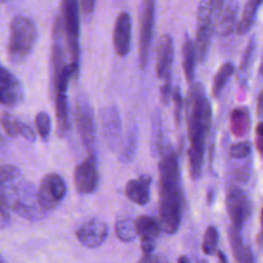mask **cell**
I'll list each match as a JSON object with an SVG mask.
<instances>
[{"mask_svg": "<svg viewBox=\"0 0 263 263\" xmlns=\"http://www.w3.org/2000/svg\"><path fill=\"white\" fill-rule=\"evenodd\" d=\"M74 183L77 191L83 195L91 194L97 190L99 185V171L93 154H89L76 166Z\"/></svg>", "mask_w": 263, "mask_h": 263, "instance_id": "obj_9", "label": "cell"}, {"mask_svg": "<svg viewBox=\"0 0 263 263\" xmlns=\"http://www.w3.org/2000/svg\"><path fill=\"white\" fill-rule=\"evenodd\" d=\"M226 209L231 219V224L241 229L250 216V202L240 189L232 187L228 190L226 195Z\"/></svg>", "mask_w": 263, "mask_h": 263, "instance_id": "obj_11", "label": "cell"}, {"mask_svg": "<svg viewBox=\"0 0 263 263\" xmlns=\"http://www.w3.org/2000/svg\"><path fill=\"white\" fill-rule=\"evenodd\" d=\"M236 15H237V4L232 2L227 4L225 7H222L219 11V20L217 24V31L221 36L229 35L236 23Z\"/></svg>", "mask_w": 263, "mask_h": 263, "instance_id": "obj_20", "label": "cell"}, {"mask_svg": "<svg viewBox=\"0 0 263 263\" xmlns=\"http://www.w3.org/2000/svg\"><path fill=\"white\" fill-rule=\"evenodd\" d=\"M107 236L108 226L103 220L98 218L86 221L76 230L77 239L87 249L99 248L104 243Z\"/></svg>", "mask_w": 263, "mask_h": 263, "instance_id": "obj_10", "label": "cell"}, {"mask_svg": "<svg viewBox=\"0 0 263 263\" xmlns=\"http://www.w3.org/2000/svg\"><path fill=\"white\" fill-rule=\"evenodd\" d=\"M233 72H234V66L230 62L224 63L220 67V69L216 73V75L214 77V81H213V95H214V97L218 98L221 95L225 84L227 83L228 79L232 76Z\"/></svg>", "mask_w": 263, "mask_h": 263, "instance_id": "obj_24", "label": "cell"}, {"mask_svg": "<svg viewBox=\"0 0 263 263\" xmlns=\"http://www.w3.org/2000/svg\"><path fill=\"white\" fill-rule=\"evenodd\" d=\"M214 196H215V192L213 188H209L208 189V194H206V200L209 202V204H211L214 201Z\"/></svg>", "mask_w": 263, "mask_h": 263, "instance_id": "obj_38", "label": "cell"}, {"mask_svg": "<svg viewBox=\"0 0 263 263\" xmlns=\"http://www.w3.org/2000/svg\"><path fill=\"white\" fill-rule=\"evenodd\" d=\"M152 179L149 175H141L133 179L125 186L126 197L138 205H145L150 199V185Z\"/></svg>", "mask_w": 263, "mask_h": 263, "instance_id": "obj_16", "label": "cell"}, {"mask_svg": "<svg viewBox=\"0 0 263 263\" xmlns=\"http://www.w3.org/2000/svg\"><path fill=\"white\" fill-rule=\"evenodd\" d=\"M255 45H256L255 38L252 37L249 40V43H248V45L246 47V50H245L242 59H241V63H240V67H239V70L241 72H245L248 69V67H249V65L251 63V60L253 58L254 51H255Z\"/></svg>", "mask_w": 263, "mask_h": 263, "instance_id": "obj_32", "label": "cell"}, {"mask_svg": "<svg viewBox=\"0 0 263 263\" xmlns=\"http://www.w3.org/2000/svg\"><path fill=\"white\" fill-rule=\"evenodd\" d=\"M178 263H190V261H189V259H188L187 256L182 255V256H180V257L178 258Z\"/></svg>", "mask_w": 263, "mask_h": 263, "instance_id": "obj_42", "label": "cell"}, {"mask_svg": "<svg viewBox=\"0 0 263 263\" xmlns=\"http://www.w3.org/2000/svg\"><path fill=\"white\" fill-rule=\"evenodd\" d=\"M75 120L80 140L89 154H92L96 144V121L93 111L84 98H79L75 108Z\"/></svg>", "mask_w": 263, "mask_h": 263, "instance_id": "obj_8", "label": "cell"}, {"mask_svg": "<svg viewBox=\"0 0 263 263\" xmlns=\"http://www.w3.org/2000/svg\"><path fill=\"white\" fill-rule=\"evenodd\" d=\"M101 121L104 137L109 148L111 150L117 149L122 141V124L117 108H105L101 114Z\"/></svg>", "mask_w": 263, "mask_h": 263, "instance_id": "obj_12", "label": "cell"}, {"mask_svg": "<svg viewBox=\"0 0 263 263\" xmlns=\"http://www.w3.org/2000/svg\"><path fill=\"white\" fill-rule=\"evenodd\" d=\"M218 258H219V263H228L226 256L222 252H218Z\"/></svg>", "mask_w": 263, "mask_h": 263, "instance_id": "obj_41", "label": "cell"}, {"mask_svg": "<svg viewBox=\"0 0 263 263\" xmlns=\"http://www.w3.org/2000/svg\"><path fill=\"white\" fill-rule=\"evenodd\" d=\"M214 1V8H215V12L216 11H220L221 8L224 5V0H213Z\"/></svg>", "mask_w": 263, "mask_h": 263, "instance_id": "obj_39", "label": "cell"}, {"mask_svg": "<svg viewBox=\"0 0 263 263\" xmlns=\"http://www.w3.org/2000/svg\"><path fill=\"white\" fill-rule=\"evenodd\" d=\"M260 4L261 3L258 2L257 0L247 1L245 8L242 10L240 20L237 22V25H236V33L238 35H243L251 30L256 20L258 7Z\"/></svg>", "mask_w": 263, "mask_h": 263, "instance_id": "obj_21", "label": "cell"}, {"mask_svg": "<svg viewBox=\"0 0 263 263\" xmlns=\"http://www.w3.org/2000/svg\"><path fill=\"white\" fill-rule=\"evenodd\" d=\"M1 124L5 132V134L10 138H16L17 136L22 135L24 122L12 116L7 112L2 113L1 117Z\"/></svg>", "mask_w": 263, "mask_h": 263, "instance_id": "obj_25", "label": "cell"}, {"mask_svg": "<svg viewBox=\"0 0 263 263\" xmlns=\"http://www.w3.org/2000/svg\"><path fill=\"white\" fill-rule=\"evenodd\" d=\"M1 184H8L15 182L21 177V171L18 167L11 164H3L0 170Z\"/></svg>", "mask_w": 263, "mask_h": 263, "instance_id": "obj_29", "label": "cell"}, {"mask_svg": "<svg viewBox=\"0 0 263 263\" xmlns=\"http://www.w3.org/2000/svg\"><path fill=\"white\" fill-rule=\"evenodd\" d=\"M182 54H183V70L185 74V78L188 83H193L194 80V72H195V64L197 61L196 49L194 41L186 35L185 40L182 46Z\"/></svg>", "mask_w": 263, "mask_h": 263, "instance_id": "obj_19", "label": "cell"}, {"mask_svg": "<svg viewBox=\"0 0 263 263\" xmlns=\"http://www.w3.org/2000/svg\"><path fill=\"white\" fill-rule=\"evenodd\" d=\"M256 133H257L258 136L263 137V121L258 123V125H257V127H256Z\"/></svg>", "mask_w": 263, "mask_h": 263, "instance_id": "obj_40", "label": "cell"}, {"mask_svg": "<svg viewBox=\"0 0 263 263\" xmlns=\"http://www.w3.org/2000/svg\"><path fill=\"white\" fill-rule=\"evenodd\" d=\"M250 152H251V146L247 142L234 144L230 148V155H231V157H233L235 159L243 158V157L248 156L250 154Z\"/></svg>", "mask_w": 263, "mask_h": 263, "instance_id": "obj_33", "label": "cell"}, {"mask_svg": "<svg viewBox=\"0 0 263 263\" xmlns=\"http://www.w3.org/2000/svg\"><path fill=\"white\" fill-rule=\"evenodd\" d=\"M35 125L41 139L46 141L51 129V121L49 115L46 112H39L35 117Z\"/></svg>", "mask_w": 263, "mask_h": 263, "instance_id": "obj_28", "label": "cell"}, {"mask_svg": "<svg viewBox=\"0 0 263 263\" xmlns=\"http://www.w3.org/2000/svg\"><path fill=\"white\" fill-rule=\"evenodd\" d=\"M67 185L64 179L55 173L45 175L37 191L38 202L44 212L55 209L65 198Z\"/></svg>", "mask_w": 263, "mask_h": 263, "instance_id": "obj_7", "label": "cell"}, {"mask_svg": "<svg viewBox=\"0 0 263 263\" xmlns=\"http://www.w3.org/2000/svg\"><path fill=\"white\" fill-rule=\"evenodd\" d=\"M115 233L119 240L129 242L138 235L136 232L135 221L130 217L118 218L115 222Z\"/></svg>", "mask_w": 263, "mask_h": 263, "instance_id": "obj_23", "label": "cell"}, {"mask_svg": "<svg viewBox=\"0 0 263 263\" xmlns=\"http://www.w3.org/2000/svg\"><path fill=\"white\" fill-rule=\"evenodd\" d=\"M258 112L263 115V90L260 92L258 97Z\"/></svg>", "mask_w": 263, "mask_h": 263, "instance_id": "obj_37", "label": "cell"}, {"mask_svg": "<svg viewBox=\"0 0 263 263\" xmlns=\"http://www.w3.org/2000/svg\"><path fill=\"white\" fill-rule=\"evenodd\" d=\"M137 234L141 237V242H155L161 229L158 220L151 216L142 215L135 221Z\"/></svg>", "mask_w": 263, "mask_h": 263, "instance_id": "obj_17", "label": "cell"}, {"mask_svg": "<svg viewBox=\"0 0 263 263\" xmlns=\"http://www.w3.org/2000/svg\"><path fill=\"white\" fill-rule=\"evenodd\" d=\"M172 99L174 102V116H175V122L176 125L178 126L181 122V117H182V109H183V97L180 88L178 86L173 88V95Z\"/></svg>", "mask_w": 263, "mask_h": 263, "instance_id": "obj_30", "label": "cell"}, {"mask_svg": "<svg viewBox=\"0 0 263 263\" xmlns=\"http://www.w3.org/2000/svg\"><path fill=\"white\" fill-rule=\"evenodd\" d=\"M132 21L126 11H121L116 17L113 30V45L119 57H126L130 50Z\"/></svg>", "mask_w": 263, "mask_h": 263, "instance_id": "obj_15", "label": "cell"}, {"mask_svg": "<svg viewBox=\"0 0 263 263\" xmlns=\"http://www.w3.org/2000/svg\"><path fill=\"white\" fill-rule=\"evenodd\" d=\"M257 1H258V2H260V3H262V2H263V0H257Z\"/></svg>", "mask_w": 263, "mask_h": 263, "instance_id": "obj_44", "label": "cell"}, {"mask_svg": "<svg viewBox=\"0 0 263 263\" xmlns=\"http://www.w3.org/2000/svg\"><path fill=\"white\" fill-rule=\"evenodd\" d=\"M163 134L161 128V122L160 118L157 117L153 121V128H152V140H151V150L154 154L160 155L163 148H164V142H163Z\"/></svg>", "mask_w": 263, "mask_h": 263, "instance_id": "obj_27", "label": "cell"}, {"mask_svg": "<svg viewBox=\"0 0 263 263\" xmlns=\"http://www.w3.org/2000/svg\"><path fill=\"white\" fill-rule=\"evenodd\" d=\"M261 226H262V232H263V208H262V212H261Z\"/></svg>", "mask_w": 263, "mask_h": 263, "instance_id": "obj_43", "label": "cell"}, {"mask_svg": "<svg viewBox=\"0 0 263 263\" xmlns=\"http://www.w3.org/2000/svg\"><path fill=\"white\" fill-rule=\"evenodd\" d=\"M139 144V129L137 124L133 123L128 126L125 138L122 140L121 149L119 152V160L123 163L130 162L137 152Z\"/></svg>", "mask_w": 263, "mask_h": 263, "instance_id": "obj_18", "label": "cell"}, {"mask_svg": "<svg viewBox=\"0 0 263 263\" xmlns=\"http://www.w3.org/2000/svg\"><path fill=\"white\" fill-rule=\"evenodd\" d=\"M215 12L213 0H200L196 16L195 49L197 61L203 63L208 57L213 32V14Z\"/></svg>", "mask_w": 263, "mask_h": 263, "instance_id": "obj_5", "label": "cell"}, {"mask_svg": "<svg viewBox=\"0 0 263 263\" xmlns=\"http://www.w3.org/2000/svg\"><path fill=\"white\" fill-rule=\"evenodd\" d=\"M37 39V29L33 21L24 15L12 18L9 27L7 54L12 64L23 63L31 53Z\"/></svg>", "mask_w": 263, "mask_h": 263, "instance_id": "obj_3", "label": "cell"}, {"mask_svg": "<svg viewBox=\"0 0 263 263\" xmlns=\"http://www.w3.org/2000/svg\"><path fill=\"white\" fill-rule=\"evenodd\" d=\"M245 113L241 109H235L231 113V128L233 134L241 135L245 121Z\"/></svg>", "mask_w": 263, "mask_h": 263, "instance_id": "obj_31", "label": "cell"}, {"mask_svg": "<svg viewBox=\"0 0 263 263\" xmlns=\"http://www.w3.org/2000/svg\"><path fill=\"white\" fill-rule=\"evenodd\" d=\"M219 233L215 226H209L203 234L202 239V251L205 255H213L218 246Z\"/></svg>", "mask_w": 263, "mask_h": 263, "instance_id": "obj_26", "label": "cell"}, {"mask_svg": "<svg viewBox=\"0 0 263 263\" xmlns=\"http://www.w3.org/2000/svg\"><path fill=\"white\" fill-rule=\"evenodd\" d=\"M187 130L190 141L188 149V165L190 176L193 180L200 178L204 150L205 138L212 121V107L200 82L190 84L186 101Z\"/></svg>", "mask_w": 263, "mask_h": 263, "instance_id": "obj_2", "label": "cell"}, {"mask_svg": "<svg viewBox=\"0 0 263 263\" xmlns=\"http://www.w3.org/2000/svg\"><path fill=\"white\" fill-rule=\"evenodd\" d=\"M24 98V88L21 81L4 67L0 70V101L2 105L13 107Z\"/></svg>", "mask_w": 263, "mask_h": 263, "instance_id": "obj_13", "label": "cell"}, {"mask_svg": "<svg viewBox=\"0 0 263 263\" xmlns=\"http://www.w3.org/2000/svg\"><path fill=\"white\" fill-rule=\"evenodd\" d=\"M240 231H241V229H239L236 226L231 224L229 227V230H228V238H229V243H230L232 254H233L235 260L238 263H245L248 248L243 247Z\"/></svg>", "mask_w": 263, "mask_h": 263, "instance_id": "obj_22", "label": "cell"}, {"mask_svg": "<svg viewBox=\"0 0 263 263\" xmlns=\"http://www.w3.org/2000/svg\"><path fill=\"white\" fill-rule=\"evenodd\" d=\"M61 9V18L64 29L66 48L69 55V62L74 70L75 77H77L80 65L79 0H62Z\"/></svg>", "mask_w": 263, "mask_h": 263, "instance_id": "obj_4", "label": "cell"}, {"mask_svg": "<svg viewBox=\"0 0 263 263\" xmlns=\"http://www.w3.org/2000/svg\"><path fill=\"white\" fill-rule=\"evenodd\" d=\"M158 172V221L164 232L174 234L181 225L184 196L181 186L179 158L170 145H165L160 154Z\"/></svg>", "mask_w": 263, "mask_h": 263, "instance_id": "obj_1", "label": "cell"}, {"mask_svg": "<svg viewBox=\"0 0 263 263\" xmlns=\"http://www.w3.org/2000/svg\"><path fill=\"white\" fill-rule=\"evenodd\" d=\"M174 62V44L170 35L160 36L156 49L155 71L157 78L172 81V67Z\"/></svg>", "mask_w": 263, "mask_h": 263, "instance_id": "obj_14", "label": "cell"}, {"mask_svg": "<svg viewBox=\"0 0 263 263\" xmlns=\"http://www.w3.org/2000/svg\"><path fill=\"white\" fill-rule=\"evenodd\" d=\"M140 35H139V66L145 70L150 46L153 36V27L155 22V0H143L140 16Z\"/></svg>", "mask_w": 263, "mask_h": 263, "instance_id": "obj_6", "label": "cell"}, {"mask_svg": "<svg viewBox=\"0 0 263 263\" xmlns=\"http://www.w3.org/2000/svg\"><path fill=\"white\" fill-rule=\"evenodd\" d=\"M22 137H24L27 141L29 142H35L36 141V136L34 130L31 128L30 125H28L27 123H24L23 126V130H22Z\"/></svg>", "mask_w": 263, "mask_h": 263, "instance_id": "obj_35", "label": "cell"}, {"mask_svg": "<svg viewBox=\"0 0 263 263\" xmlns=\"http://www.w3.org/2000/svg\"><path fill=\"white\" fill-rule=\"evenodd\" d=\"M80 5L85 14H90L95 9L96 0H80Z\"/></svg>", "mask_w": 263, "mask_h": 263, "instance_id": "obj_36", "label": "cell"}, {"mask_svg": "<svg viewBox=\"0 0 263 263\" xmlns=\"http://www.w3.org/2000/svg\"><path fill=\"white\" fill-rule=\"evenodd\" d=\"M173 95V87H172V81H163L161 87H160V99L163 104H168L170 99Z\"/></svg>", "mask_w": 263, "mask_h": 263, "instance_id": "obj_34", "label": "cell"}]
</instances>
